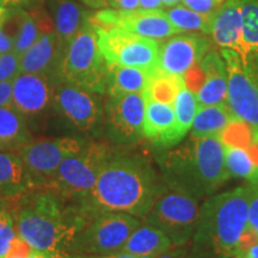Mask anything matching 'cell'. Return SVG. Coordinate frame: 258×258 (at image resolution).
Listing matches in <instances>:
<instances>
[{
	"label": "cell",
	"mask_w": 258,
	"mask_h": 258,
	"mask_svg": "<svg viewBox=\"0 0 258 258\" xmlns=\"http://www.w3.org/2000/svg\"><path fill=\"white\" fill-rule=\"evenodd\" d=\"M249 185H244L206 200L192 237V258H239L249 227Z\"/></svg>",
	"instance_id": "3"
},
{
	"label": "cell",
	"mask_w": 258,
	"mask_h": 258,
	"mask_svg": "<svg viewBox=\"0 0 258 258\" xmlns=\"http://www.w3.org/2000/svg\"><path fill=\"white\" fill-rule=\"evenodd\" d=\"M66 201L48 189L21 195L12 213L17 234L40 252L72 258L74 238L90 219L78 203L66 206Z\"/></svg>",
	"instance_id": "2"
},
{
	"label": "cell",
	"mask_w": 258,
	"mask_h": 258,
	"mask_svg": "<svg viewBox=\"0 0 258 258\" xmlns=\"http://www.w3.org/2000/svg\"><path fill=\"white\" fill-rule=\"evenodd\" d=\"M95 28L99 48L108 64L157 69L159 55V43L157 41L120 28Z\"/></svg>",
	"instance_id": "10"
},
{
	"label": "cell",
	"mask_w": 258,
	"mask_h": 258,
	"mask_svg": "<svg viewBox=\"0 0 258 258\" xmlns=\"http://www.w3.org/2000/svg\"><path fill=\"white\" fill-rule=\"evenodd\" d=\"M146 93H127L109 97L104 106L108 139L116 145H133L144 138Z\"/></svg>",
	"instance_id": "12"
},
{
	"label": "cell",
	"mask_w": 258,
	"mask_h": 258,
	"mask_svg": "<svg viewBox=\"0 0 258 258\" xmlns=\"http://www.w3.org/2000/svg\"><path fill=\"white\" fill-rule=\"evenodd\" d=\"M189 253V249L186 245H183V246H176L170 249L166 252L159 254L156 258H186Z\"/></svg>",
	"instance_id": "40"
},
{
	"label": "cell",
	"mask_w": 258,
	"mask_h": 258,
	"mask_svg": "<svg viewBox=\"0 0 258 258\" xmlns=\"http://www.w3.org/2000/svg\"><path fill=\"white\" fill-rule=\"evenodd\" d=\"M25 258H53V257H50L49 254H47V253L40 252V251L35 250L34 252H32V253L30 254V256H29V257H25Z\"/></svg>",
	"instance_id": "46"
},
{
	"label": "cell",
	"mask_w": 258,
	"mask_h": 258,
	"mask_svg": "<svg viewBox=\"0 0 258 258\" xmlns=\"http://www.w3.org/2000/svg\"><path fill=\"white\" fill-rule=\"evenodd\" d=\"M173 109H175L177 129H178L179 138L184 139V137L190 132L194 117L199 109L198 98L196 93L186 88L185 84L180 86L173 101Z\"/></svg>",
	"instance_id": "29"
},
{
	"label": "cell",
	"mask_w": 258,
	"mask_h": 258,
	"mask_svg": "<svg viewBox=\"0 0 258 258\" xmlns=\"http://www.w3.org/2000/svg\"><path fill=\"white\" fill-rule=\"evenodd\" d=\"M140 219L127 213L104 212L86 222L74 238L73 254H111L121 252Z\"/></svg>",
	"instance_id": "9"
},
{
	"label": "cell",
	"mask_w": 258,
	"mask_h": 258,
	"mask_svg": "<svg viewBox=\"0 0 258 258\" xmlns=\"http://www.w3.org/2000/svg\"><path fill=\"white\" fill-rule=\"evenodd\" d=\"M16 235L14 217L5 208H0V258H6Z\"/></svg>",
	"instance_id": "32"
},
{
	"label": "cell",
	"mask_w": 258,
	"mask_h": 258,
	"mask_svg": "<svg viewBox=\"0 0 258 258\" xmlns=\"http://www.w3.org/2000/svg\"><path fill=\"white\" fill-rule=\"evenodd\" d=\"M209 35L222 49L234 50L241 56L249 54L243 38L241 0H226L222 3L213 14Z\"/></svg>",
	"instance_id": "18"
},
{
	"label": "cell",
	"mask_w": 258,
	"mask_h": 258,
	"mask_svg": "<svg viewBox=\"0 0 258 258\" xmlns=\"http://www.w3.org/2000/svg\"><path fill=\"white\" fill-rule=\"evenodd\" d=\"M36 0H0V6L6 10L11 9H22L23 6H27Z\"/></svg>",
	"instance_id": "42"
},
{
	"label": "cell",
	"mask_w": 258,
	"mask_h": 258,
	"mask_svg": "<svg viewBox=\"0 0 258 258\" xmlns=\"http://www.w3.org/2000/svg\"><path fill=\"white\" fill-rule=\"evenodd\" d=\"M140 10L143 11H160L164 10L161 0H140Z\"/></svg>",
	"instance_id": "43"
},
{
	"label": "cell",
	"mask_w": 258,
	"mask_h": 258,
	"mask_svg": "<svg viewBox=\"0 0 258 258\" xmlns=\"http://www.w3.org/2000/svg\"><path fill=\"white\" fill-rule=\"evenodd\" d=\"M209 41L198 34L180 35L159 46L157 69L171 76L184 77L208 53Z\"/></svg>",
	"instance_id": "15"
},
{
	"label": "cell",
	"mask_w": 258,
	"mask_h": 258,
	"mask_svg": "<svg viewBox=\"0 0 258 258\" xmlns=\"http://www.w3.org/2000/svg\"><path fill=\"white\" fill-rule=\"evenodd\" d=\"M180 2H182V0H161L164 8H171V6L179 5Z\"/></svg>",
	"instance_id": "47"
},
{
	"label": "cell",
	"mask_w": 258,
	"mask_h": 258,
	"mask_svg": "<svg viewBox=\"0 0 258 258\" xmlns=\"http://www.w3.org/2000/svg\"><path fill=\"white\" fill-rule=\"evenodd\" d=\"M239 258H258V241L247 247L243 253L240 254Z\"/></svg>",
	"instance_id": "45"
},
{
	"label": "cell",
	"mask_w": 258,
	"mask_h": 258,
	"mask_svg": "<svg viewBox=\"0 0 258 258\" xmlns=\"http://www.w3.org/2000/svg\"><path fill=\"white\" fill-rule=\"evenodd\" d=\"M12 82H0V108L12 105Z\"/></svg>",
	"instance_id": "39"
},
{
	"label": "cell",
	"mask_w": 258,
	"mask_h": 258,
	"mask_svg": "<svg viewBox=\"0 0 258 258\" xmlns=\"http://www.w3.org/2000/svg\"><path fill=\"white\" fill-rule=\"evenodd\" d=\"M21 73V56L14 50L0 55V82H12Z\"/></svg>",
	"instance_id": "33"
},
{
	"label": "cell",
	"mask_w": 258,
	"mask_h": 258,
	"mask_svg": "<svg viewBox=\"0 0 258 258\" xmlns=\"http://www.w3.org/2000/svg\"><path fill=\"white\" fill-rule=\"evenodd\" d=\"M72 258H156L153 256H133V254H128L123 252L111 253V254H73Z\"/></svg>",
	"instance_id": "41"
},
{
	"label": "cell",
	"mask_w": 258,
	"mask_h": 258,
	"mask_svg": "<svg viewBox=\"0 0 258 258\" xmlns=\"http://www.w3.org/2000/svg\"><path fill=\"white\" fill-rule=\"evenodd\" d=\"M31 140L24 115L12 105L0 108V151L17 154Z\"/></svg>",
	"instance_id": "25"
},
{
	"label": "cell",
	"mask_w": 258,
	"mask_h": 258,
	"mask_svg": "<svg viewBox=\"0 0 258 258\" xmlns=\"http://www.w3.org/2000/svg\"><path fill=\"white\" fill-rule=\"evenodd\" d=\"M108 8L117 11H138L140 10V0H109Z\"/></svg>",
	"instance_id": "38"
},
{
	"label": "cell",
	"mask_w": 258,
	"mask_h": 258,
	"mask_svg": "<svg viewBox=\"0 0 258 258\" xmlns=\"http://www.w3.org/2000/svg\"><path fill=\"white\" fill-rule=\"evenodd\" d=\"M144 138L158 146H176L182 139L177 129L173 104L154 101L146 97V114L144 121Z\"/></svg>",
	"instance_id": "20"
},
{
	"label": "cell",
	"mask_w": 258,
	"mask_h": 258,
	"mask_svg": "<svg viewBox=\"0 0 258 258\" xmlns=\"http://www.w3.org/2000/svg\"><path fill=\"white\" fill-rule=\"evenodd\" d=\"M112 151L103 143L84 144L78 153L67 157L42 189L51 190L64 200L79 201L96 184Z\"/></svg>",
	"instance_id": "6"
},
{
	"label": "cell",
	"mask_w": 258,
	"mask_h": 258,
	"mask_svg": "<svg viewBox=\"0 0 258 258\" xmlns=\"http://www.w3.org/2000/svg\"><path fill=\"white\" fill-rule=\"evenodd\" d=\"M101 95L67 83L54 86L53 106L62 117L82 132L96 131L104 117Z\"/></svg>",
	"instance_id": "13"
},
{
	"label": "cell",
	"mask_w": 258,
	"mask_h": 258,
	"mask_svg": "<svg viewBox=\"0 0 258 258\" xmlns=\"http://www.w3.org/2000/svg\"><path fill=\"white\" fill-rule=\"evenodd\" d=\"M183 84H184L183 77L171 76V74L164 73L156 69L153 71L150 85L145 93H146L147 98L173 104L177 92Z\"/></svg>",
	"instance_id": "30"
},
{
	"label": "cell",
	"mask_w": 258,
	"mask_h": 258,
	"mask_svg": "<svg viewBox=\"0 0 258 258\" xmlns=\"http://www.w3.org/2000/svg\"><path fill=\"white\" fill-rule=\"evenodd\" d=\"M53 25L64 49L90 22L88 15L74 0H49Z\"/></svg>",
	"instance_id": "21"
},
{
	"label": "cell",
	"mask_w": 258,
	"mask_h": 258,
	"mask_svg": "<svg viewBox=\"0 0 258 258\" xmlns=\"http://www.w3.org/2000/svg\"><path fill=\"white\" fill-rule=\"evenodd\" d=\"M234 118L227 103L199 106L194 117L190 135L196 138H219Z\"/></svg>",
	"instance_id": "26"
},
{
	"label": "cell",
	"mask_w": 258,
	"mask_h": 258,
	"mask_svg": "<svg viewBox=\"0 0 258 258\" xmlns=\"http://www.w3.org/2000/svg\"><path fill=\"white\" fill-rule=\"evenodd\" d=\"M6 11H8V10L4 9V8H2V6H0V19H2L3 16H4V15L6 14Z\"/></svg>",
	"instance_id": "48"
},
{
	"label": "cell",
	"mask_w": 258,
	"mask_h": 258,
	"mask_svg": "<svg viewBox=\"0 0 258 258\" xmlns=\"http://www.w3.org/2000/svg\"><path fill=\"white\" fill-rule=\"evenodd\" d=\"M249 188L250 196L249 207H247V220H249V228L258 239V179L249 183Z\"/></svg>",
	"instance_id": "34"
},
{
	"label": "cell",
	"mask_w": 258,
	"mask_h": 258,
	"mask_svg": "<svg viewBox=\"0 0 258 258\" xmlns=\"http://www.w3.org/2000/svg\"><path fill=\"white\" fill-rule=\"evenodd\" d=\"M200 217L199 200L184 192L165 189L156 199L144 222L163 231L173 247L188 245L192 240Z\"/></svg>",
	"instance_id": "7"
},
{
	"label": "cell",
	"mask_w": 258,
	"mask_h": 258,
	"mask_svg": "<svg viewBox=\"0 0 258 258\" xmlns=\"http://www.w3.org/2000/svg\"><path fill=\"white\" fill-rule=\"evenodd\" d=\"M164 14L180 32L201 30L205 34H209L213 14H199V12L186 8L184 5L171 6L166 11H164Z\"/></svg>",
	"instance_id": "28"
},
{
	"label": "cell",
	"mask_w": 258,
	"mask_h": 258,
	"mask_svg": "<svg viewBox=\"0 0 258 258\" xmlns=\"http://www.w3.org/2000/svg\"><path fill=\"white\" fill-rule=\"evenodd\" d=\"M14 36L9 34L8 29L5 28L4 23H3V17L0 19V55L8 51L14 50Z\"/></svg>",
	"instance_id": "37"
},
{
	"label": "cell",
	"mask_w": 258,
	"mask_h": 258,
	"mask_svg": "<svg viewBox=\"0 0 258 258\" xmlns=\"http://www.w3.org/2000/svg\"><path fill=\"white\" fill-rule=\"evenodd\" d=\"M108 62L98 44L96 28L89 22L74 36L63 53L59 83H67L90 92H106Z\"/></svg>",
	"instance_id": "5"
},
{
	"label": "cell",
	"mask_w": 258,
	"mask_h": 258,
	"mask_svg": "<svg viewBox=\"0 0 258 258\" xmlns=\"http://www.w3.org/2000/svg\"><path fill=\"white\" fill-rule=\"evenodd\" d=\"M224 0H182V4L202 15H212L220 8Z\"/></svg>",
	"instance_id": "35"
},
{
	"label": "cell",
	"mask_w": 258,
	"mask_h": 258,
	"mask_svg": "<svg viewBox=\"0 0 258 258\" xmlns=\"http://www.w3.org/2000/svg\"><path fill=\"white\" fill-rule=\"evenodd\" d=\"M161 171L167 189L198 200L211 196L231 178L225 167V147L220 138L190 135L164 157Z\"/></svg>",
	"instance_id": "4"
},
{
	"label": "cell",
	"mask_w": 258,
	"mask_h": 258,
	"mask_svg": "<svg viewBox=\"0 0 258 258\" xmlns=\"http://www.w3.org/2000/svg\"><path fill=\"white\" fill-rule=\"evenodd\" d=\"M80 2L91 9H106L109 5V0H80Z\"/></svg>",
	"instance_id": "44"
},
{
	"label": "cell",
	"mask_w": 258,
	"mask_h": 258,
	"mask_svg": "<svg viewBox=\"0 0 258 258\" xmlns=\"http://www.w3.org/2000/svg\"><path fill=\"white\" fill-rule=\"evenodd\" d=\"M154 70L108 64L106 92L109 97L145 92L150 85Z\"/></svg>",
	"instance_id": "23"
},
{
	"label": "cell",
	"mask_w": 258,
	"mask_h": 258,
	"mask_svg": "<svg viewBox=\"0 0 258 258\" xmlns=\"http://www.w3.org/2000/svg\"><path fill=\"white\" fill-rule=\"evenodd\" d=\"M164 189L146 158L112 152L96 184L77 203L89 219L104 212L127 213L143 219Z\"/></svg>",
	"instance_id": "1"
},
{
	"label": "cell",
	"mask_w": 258,
	"mask_h": 258,
	"mask_svg": "<svg viewBox=\"0 0 258 258\" xmlns=\"http://www.w3.org/2000/svg\"><path fill=\"white\" fill-rule=\"evenodd\" d=\"M241 17L247 53L258 54V0H241Z\"/></svg>",
	"instance_id": "31"
},
{
	"label": "cell",
	"mask_w": 258,
	"mask_h": 258,
	"mask_svg": "<svg viewBox=\"0 0 258 258\" xmlns=\"http://www.w3.org/2000/svg\"><path fill=\"white\" fill-rule=\"evenodd\" d=\"M172 247L170 238L163 231L144 222L132 232L121 252L140 257H157Z\"/></svg>",
	"instance_id": "22"
},
{
	"label": "cell",
	"mask_w": 258,
	"mask_h": 258,
	"mask_svg": "<svg viewBox=\"0 0 258 258\" xmlns=\"http://www.w3.org/2000/svg\"><path fill=\"white\" fill-rule=\"evenodd\" d=\"M32 189L21 158L0 151V199L14 200Z\"/></svg>",
	"instance_id": "24"
},
{
	"label": "cell",
	"mask_w": 258,
	"mask_h": 258,
	"mask_svg": "<svg viewBox=\"0 0 258 258\" xmlns=\"http://www.w3.org/2000/svg\"><path fill=\"white\" fill-rule=\"evenodd\" d=\"M63 53L64 48L54 28L47 29L21 56V73L43 74L57 84Z\"/></svg>",
	"instance_id": "17"
},
{
	"label": "cell",
	"mask_w": 258,
	"mask_h": 258,
	"mask_svg": "<svg viewBox=\"0 0 258 258\" xmlns=\"http://www.w3.org/2000/svg\"><path fill=\"white\" fill-rule=\"evenodd\" d=\"M34 251V247H31L23 238H21L17 234L14 241H12L11 246H10V250L8 254H6V258H25L30 256Z\"/></svg>",
	"instance_id": "36"
},
{
	"label": "cell",
	"mask_w": 258,
	"mask_h": 258,
	"mask_svg": "<svg viewBox=\"0 0 258 258\" xmlns=\"http://www.w3.org/2000/svg\"><path fill=\"white\" fill-rule=\"evenodd\" d=\"M84 141L77 138H55L31 140L18 151L32 189L44 188L67 157L78 153Z\"/></svg>",
	"instance_id": "11"
},
{
	"label": "cell",
	"mask_w": 258,
	"mask_h": 258,
	"mask_svg": "<svg viewBox=\"0 0 258 258\" xmlns=\"http://www.w3.org/2000/svg\"><path fill=\"white\" fill-rule=\"evenodd\" d=\"M201 84L196 92L199 106L227 103L228 73L221 54L209 51L200 61Z\"/></svg>",
	"instance_id": "19"
},
{
	"label": "cell",
	"mask_w": 258,
	"mask_h": 258,
	"mask_svg": "<svg viewBox=\"0 0 258 258\" xmlns=\"http://www.w3.org/2000/svg\"><path fill=\"white\" fill-rule=\"evenodd\" d=\"M55 83L36 73H19L12 82V106L24 116H35L51 105Z\"/></svg>",
	"instance_id": "16"
},
{
	"label": "cell",
	"mask_w": 258,
	"mask_h": 258,
	"mask_svg": "<svg viewBox=\"0 0 258 258\" xmlns=\"http://www.w3.org/2000/svg\"><path fill=\"white\" fill-rule=\"evenodd\" d=\"M92 25L99 28H120L143 37L159 41L179 34V30L169 21L163 10L160 11H117L102 9L90 18Z\"/></svg>",
	"instance_id": "14"
},
{
	"label": "cell",
	"mask_w": 258,
	"mask_h": 258,
	"mask_svg": "<svg viewBox=\"0 0 258 258\" xmlns=\"http://www.w3.org/2000/svg\"><path fill=\"white\" fill-rule=\"evenodd\" d=\"M16 10V32L14 51L22 56L30 48L40 35L47 29L54 28L48 17H37L34 14H29L23 9Z\"/></svg>",
	"instance_id": "27"
},
{
	"label": "cell",
	"mask_w": 258,
	"mask_h": 258,
	"mask_svg": "<svg viewBox=\"0 0 258 258\" xmlns=\"http://www.w3.org/2000/svg\"><path fill=\"white\" fill-rule=\"evenodd\" d=\"M228 73L227 104L234 117L258 129V54L222 49Z\"/></svg>",
	"instance_id": "8"
}]
</instances>
